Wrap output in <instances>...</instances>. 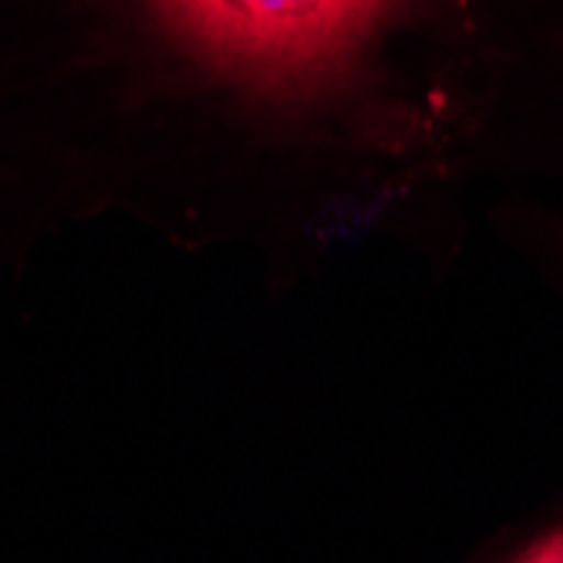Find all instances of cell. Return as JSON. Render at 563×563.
I'll list each match as a JSON object with an SVG mask.
<instances>
[{
    "label": "cell",
    "mask_w": 563,
    "mask_h": 563,
    "mask_svg": "<svg viewBox=\"0 0 563 563\" xmlns=\"http://www.w3.org/2000/svg\"><path fill=\"white\" fill-rule=\"evenodd\" d=\"M473 0H0V217L115 202L189 159L388 142L391 58Z\"/></svg>",
    "instance_id": "6da1fadb"
},
{
    "label": "cell",
    "mask_w": 563,
    "mask_h": 563,
    "mask_svg": "<svg viewBox=\"0 0 563 563\" xmlns=\"http://www.w3.org/2000/svg\"><path fill=\"white\" fill-rule=\"evenodd\" d=\"M517 563H563V530L527 550V556H520Z\"/></svg>",
    "instance_id": "7a4b0ae2"
}]
</instances>
